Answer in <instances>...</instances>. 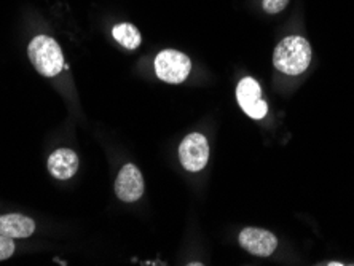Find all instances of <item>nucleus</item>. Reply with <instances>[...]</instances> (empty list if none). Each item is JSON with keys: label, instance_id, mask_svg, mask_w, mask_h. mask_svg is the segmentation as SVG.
<instances>
[{"label": "nucleus", "instance_id": "nucleus-8", "mask_svg": "<svg viewBox=\"0 0 354 266\" xmlns=\"http://www.w3.org/2000/svg\"><path fill=\"white\" fill-rule=\"evenodd\" d=\"M35 231V223L32 218L21 216V213H8L0 216V234L12 239L29 238Z\"/></svg>", "mask_w": 354, "mask_h": 266}, {"label": "nucleus", "instance_id": "nucleus-12", "mask_svg": "<svg viewBox=\"0 0 354 266\" xmlns=\"http://www.w3.org/2000/svg\"><path fill=\"white\" fill-rule=\"evenodd\" d=\"M15 252V243L12 238H7V236H2L0 234V262L2 260H7L13 255Z\"/></svg>", "mask_w": 354, "mask_h": 266}, {"label": "nucleus", "instance_id": "nucleus-14", "mask_svg": "<svg viewBox=\"0 0 354 266\" xmlns=\"http://www.w3.org/2000/svg\"><path fill=\"white\" fill-rule=\"evenodd\" d=\"M329 266H342L343 263H340V262H330V263H327Z\"/></svg>", "mask_w": 354, "mask_h": 266}, {"label": "nucleus", "instance_id": "nucleus-13", "mask_svg": "<svg viewBox=\"0 0 354 266\" xmlns=\"http://www.w3.org/2000/svg\"><path fill=\"white\" fill-rule=\"evenodd\" d=\"M289 0H263V10L270 15H276L283 12Z\"/></svg>", "mask_w": 354, "mask_h": 266}, {"label": "nucleus", "instance_id": "nucleus-5", "mask_svg": "<svg viewBox=\"0 0 354 266\" xmlns=\"http://www.w3.org/2000/svg\"><path fill=\"white\" fill-rule=\"evenodd\" d=\"M239 244L256 257H270L278 247V239L267 229L249 227L239 233Z\"/></svg>", "mask_w": 354, "mask_h": 266}, {"label": "nucleus", "instance_id": "nucleus-1", "mask_svg": "<svg viewBox=\"0 0 354 266\" xmlns=\"http://www.w3.org/2000/svg\"><path fill=\"white\" fill-rule=\"evenodd\" d=\"M311 62V46L300 35H289L274 48L273 64L286 75H300L308 69Z\"/></svg>", "mask_w": 354, "mask_h": 266}, {"label": "nucleus", "instance_id": "nucleus-3", "mask_svg": "<svg viewBox=\"0 0 354 266\" xmlns=\"http://www.w3.org/2000/svg\"><path fill=\"white\" fill-rule=\"evenodd\" d=\"M192 70L190 57L177 50H163L155 57V72L166 83H182Z\"/></svg>", "mask_w": 354, "mask_h": 266}, {"label": "nucleus", "instance_id": "nucleus-7", "mask_svg": "<svg viewBox=\"0 0 354 266\" xmlns=\"http://www.w3.org/2000/svg\"><path fill=\"white\" fill-rule=\"evenodd\" d=\"M50 174L59 180H67L79 169V156L69 149H58L48 158Z\"/></svg>", "mask_w": 354, "mask_h": 266}, {"label": "nucleus", "instance_id": "nucleus-6", "mask_svg": "<svg viewBox=\"0 0 354 266\" xmlns=\"http://www.w3.org/2000/svg\"><path fill=\"white\" fill-rule=\"evenodd\" d=\"M115 193L124 202H134L144 195V179L136 166H123L115 180Z\"/></svg>", "mask_w": 354, "mask_h": 266}, {"label": "nucleus", "instance_id": "nucleus-11", "mask_svg": "<svg viewBox=\"0 0 354 266\" xmlns=\"http://www.w3.org/2000/svg\"><path fill=\"white\" fill-rule=\"evenodd\" d=\"M267 112H268V106L263 99H260V101L254 104V106L244 108V113L249 115V117L254 120H262L265 115H267Z\"/></svg>", "mask_w": 354, "mask_h": 266}, {"label": "nucleus", "instance_id": "nucleus-9", "mask_svg": "<svg viewBox=\"0 0 354 266\" xmlns=\"http://www.w3.org/2000/svg\"><path fill=\"white\" fill-rule=\"evenodd\" d=\"M236 99L243 111L244 108L254 106V104L262 99V90H260V85L251 77L243 78V80L238 83Z\"/></svg>", "mask_w": 354, "mask_h": 266}, {"label": "nucleus", "instance_id": "nucleus-2", "mask_svg": "<svg viewBox=\"0 0 354 266\" xmlns=\"http://www.w3.org/2000/svg\"><path fill=\"white\" fill-rule=\"evenodd\" d=\"M29 59L32 66L45 77H55L64 67V57L59 45L50 35H37L29 44Z\"/></svg>", "mask_w": 354, "mask_h": 266}, {"label": "nucleus", "instance_id": "nucleus-10", "mask_svg": "<svg viewBox=\"0 0 354 266\" xmlns=\"http://www.w3.org/2000/svg\"><path fill=\"white\" fill-rule=\"evenodd\" d=\"M112 35L120 45L128 50H136L140 45V41H142V37H140V32L138 30L136 26L129 23H122V24L113 26Z\"/></svg>", "mask_w": 354, "mask_h": 266}, {"label": "nucleus", "instance_id": "nucleus-4", "mask_svg": "<svg viewBox=\"0 0 354 266\" xmlns=\"http://www.w3.org/2000/svg\"><path fill=\"white\" fill-rule=\"evenodd\" d=\"M179 160L184 169L189 172H198L205 169L209 160V144L200 133L185 135L179 145Z\"/></svg>", "mask_w": 354, "mask_h": 266}]
</instances>
